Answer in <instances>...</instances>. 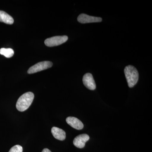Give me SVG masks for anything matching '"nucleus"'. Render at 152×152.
<instances>
[{
  "mask_svg": "<svg viewBox=\"0 0 152 152\" xmlns=\"http://www.w3.org/2000/svg\"><path fill=\"white\" fill-rule=\"evenodd\" d=\"M34 97V94L31 92L25 93L22 95L17 101V110L20 112H23L27 110L31 104Z\"/></svg>",
  "mask_w": 152,
  "mask_h": 152,
  "instance_id": "1",
  "label": "nucleus"
},
{
  "mask_svg": "<svg viewBox=\"0 0 152 152\" xmlns=\"http://www.w3.org/2000/svg\"><path fill=\"white\" fill-rule=\"evenodd\" d=\"M124 73L128 86L129 88H132L138 81V72L134 67L129 65L125 67Z\"/></svg>",
  "mask_w": 152,
  "mask_h": 152,
  "instance_id": "2",
  "label": "nucleus"
},
{
  "mask_svg": "<svg viewBox=\"0 0 152 152\" xmlns=\"http://www.w3.org/2000/svg\"><path fill=\"white\" fill-rule=\"evenodd\" d=\"M66 36H56L48 38L45 41L46 45L49 47L57 46L66 42L68 40Z\"/></svg>",
  "mask_w": 152,
  "mask_h": 152,
  "instance_id": "3",
  "label": "nucleus"
},
{
  "mask_svg": "<svg viewBox=\"0 0 152 152\" xmlns=\"http://www.w3.org/2000/svg\"><path fill=\"white\" fill-rule=\"evenodd\" d=\"M53 66V63L48 61L41 62L32 66L28 70V73L29 74H32L44 70L51 67Z\"/></svg>",
  "mask_w": 152,
  "mask_h": 152,
  "instance_id": "4",
  "label": "nucleus"
},
{
  "mask_svg": "<svg viewBox=\"0 0 152 152\" xmlns=\"http://www.w3.org/2000/svg\"><path fill=\"white\" fill-rule=\"evenodd\" d=\"M102 18L99 17L91 16L85 14H80L77 18L78 21L81 23H98L102 21Z\"/></svg>",
  "mask_w": 152,
  "mask_h": 152,
  "instance_id": "5",
  "label": "nucleus"
},
{
  "mask_svg": "<svg viewBox=\"0 0 152 152\" xmlns=\"http://www.w3.org/2000/svg\"><path fill=\"white\" fill-rule=\"evenodd\" d=\"M83 83L86 88L90 90H94L96 88V83L92 74H85L83 77Z\"/></svg>",
  "mask_w": 152,
  "mask_h": 152,
  "instance_id": "6",
  "label": "nucleus"
},
{
  "mask_svg": "<svg viewBox=\"0 0 152 152\" xmlns=\"http://www.w3.org/2000/svg\"><path fill=\"white\" fill-rule=\"evenodd\" d=\"M89 139V136L87 134H82L75 138L74 140L73 144L77 148H83L85 147L86 143Z\"/></svg>",
  "mask_w": 152,
  "mask_h": 152,
  "instance_id": "7",
  "label": "nucleus"
},
{
  "mask_svg": "<svg viewBox=\"0 0 152 152\" xmlns=\"http://www.w3.org/2000/svg\"><path fill=\"white\" fill-rule=\"evenodd\" d=\"M67 123L72 126L77 130H81L84 127L83 123L77 118L73 117H69L66 119Z\"/></svg>",
  "mask_w": 152,
  "mask_h": 152,
  "instance_id": "8",
  "label": "nucleus"
},
{
  "mask_svg": "<svg viewBox=\"0 0 152 152\" xmlns=\"http://www.w3.org/2000/svg\"><path fill=\"white\" fill-rule=\"evenodd\" d=\"M52 134L55 138L61 141L66 139V132L63 130L56 127H53L51 129Z\"/></svg>",
  "mask_w": 152,
  "mask_h": 152,
  "instance_id": "9",
  "label": "nucleus"
},
{
  "mask_svg": "<svg viewBox=\"0 0 152 152\" xmlns=\"http://www.w3.org/2000/svg\"><path fill=\"white\" fill-rule=\"evenodd\" d=\"M0 22L12 25L14 23V19L6 12L0 11Z\"/></svg>",
  "mask_w": 152,
  "mask_h": 152,
  "instance_id": "10",
  "label": "nucleus"
},
{
  "mask_svg": "<svg viewBox=\"0 0 152 152\" xmlns=\"http://www.w3.org/2000/svg\"><path fill=\"white\" fill-rule=\"evenodd\" d=\"M0 54L3 55L6 58H10L13 56L14 51L12 49L2 48L0 49Z\"/></svg>",
  "mask_w": 152,
  "mask_h": 152,
  "instance_id": "11",
  "label": "nucleus"
},
{
  "mask_svg": "<svg viewBox=\"0 0 152 152\" xmlns=\"http://www.w3.org/2000/svg\"><path fill=\"white\" fill-rule=\"evenodd\" d=\"M23 148L21 146L16 145L12 147L9 152H23Z\"/></svg>",
  "mask_w": 152,
  "mask_h": 152,
  "instance_id": "12",
  "label": "nucleus"
},
{
  "mask_svg": "<svg viewBox=\"0 0 152 152\" xmlns=\"http://www.w3.org/2000/svg\"><path fill=\"white\" fill-rule=\"evenodd\" d=\"M42 152H52L50 151V150H49L48 149V148H45L42 151Z\"/></svg>",
  "mask_w": 152,
  "mask_h": 152,
  "instance_id": "13",
  "label": "nucleus"
}]
</instances>
